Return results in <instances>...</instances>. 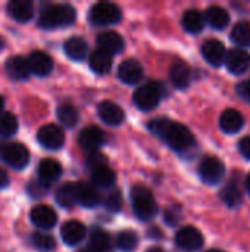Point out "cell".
Instances as JSON below:
<instances>
[{
  "label": "cell",
  "instance_id": "cell-1",
  "mask_svg": "<svg viewBox=\"0 0 250 252\" xmlns=\"http://www.w3.org/2000/svg\"><path fill=\"white\" fill-rule=\"evenodd\" d=\"M149 130L167 142L175 152H187L194 146L193 133L180 123H174L168 118H155L149 123Z\"/></svg>",
  "mask_w": 250,
  "mask_h": 252
},
{
  "label": "cell",
  "instance_id": "cell-2",
  "mask_svg": "<svg viewBox=\"0 0 250 252\" xmlns=\"http://www.w3.org/2000/svg\"><path fill=\"white\" fill-rule=\"evenodd\" d=\"M77 18V12L71 4L56 3L47 4L38 16V27L44 30H53L60 27H68L74 24Z\"/></svg>",
  "mask_w": 250,
  "mask_h": 252
},
{
  "label": "cell",
  "instance_id": "cell-3",
  "mask_svg": "<svg viewBox=\"0 0 250 252\" xmlns=\"http://www.w3.org/2000/svg\"><path fill=\"white\" fill-rule=\"evenodd\" d=\"M131 204L134 214L143 221H149L155 219V216L158 214L156 199L153 193L144 186L137 185L131 189Z\"/></svg>",
  "mask_w": 250,
  "mask_h": 252
},
{
  "label": "cell",
  "instance_id": "cell-4",
  "mask_svg": "<svg viewBox=\"0 0 250 252\" xmlns=\"http://www.w3.org/2000/svg\"><path fill=\"white\" fill-rule=\"evenodd\" d=\"M121 18H122L121 9L115 3H108V1L96 3L88 12V21L93 25H99V27L113 25L119 22Z\"/></svg>",
  "mask_w": 250,
  "mask_h": 252
},
{
  "label": "cell",
  "instance_id": "cell-5",
  "mask_svg": "<svg viewBox=\"0 0 250 252\" xmlns=\"http://www.w3.org/2000/svg\"><path fill=\"white\" fill-rule=\"evenodd\" d=\"M161 96H162L161 84H158L155 81H150V83H146L144 86L139 87L134 92L133 102L141 111H152L159 105Z\"/></svg>",
  "mask_w": 250,
  "mask_h": 252
},
{
  "label": "cell",
  "instance_id": "cell-6",
  "mask_svg": "<svg viewBox=\"0 0 250 252\" xmlns=\"http://www.w3.org/2000/svg\"><path fill=\"white\" fill-rule=\"evenodd\" d=\"M199 176L206 185H217L225 174L224 162L217 157H206L199 164Z\"/></svg>",
  "mask_w": 250,
  "mask_h": 252
},
{
  "label": "cell",
  "instance_id": "cell-7",
  "mask_svg": "<svg viewBox=\"0 0 250 252\" xmlns=\"http://www.w3.org/2000/svg\"><path fill=\"white\" fill-rule=\"evenodd\" d=\"M37 140L40 145L49 151H56L63 146L65 142V133L59 126L55 124H46L43 126L37 133Z\"/></svg>",
  "mask_w": 250,
  "mask_h": 252
},
{
  "label": "cell",
  "instance_id": "cell-8",
  "mask_svg": "<svg viewBox=\"0 0 250 252\" xmlns=\"http://www.w3.org/2000/svg\"><path fill=\"white\" fill-rule=\"evenodd\" d=\"M1 159L15 170H22L29 162V152L21 143H6Z\"/></svg>",
  "mask_w": 250,
  "mask_h": 252
},
{
  "label": "cell",
  "instance_id": "cell-9",
  "mask_svg": "<svg viewBox=\"0 0 250 252\" xmlns=\"http://www.w3.org/2000/svg\"><path fill=\"white\" fill-rule=\"evenodd\" d=\"M203 235L193 226L181 227L175 235V244L184 251H197L203 247Z\"/></svg>",
  "mask_w": 250,
  "mask_h": 252
},
{
  "label": "cell",
  "instance_id": "cell-10",
  "mask_svg": "<svg viewBox=\"0 0 250 252\" xmlns=\"http://www.w3.org/2000/svg\"><path fill=\"white\" fill-rule=\"evenodd\" d=\"M225 65H227V68H228V71L231 74H236V75L245 74L246 71H249L250 68L249 52H246L245 49H240V47L231 49L227 53Z\"/></svg>",
  "mask_w": 250,
  "mask_h": 252
},
{
  "label": "cell",
  "instance_id": "cell-11",
  "mask_svg": "<svg viewBox=\"0 0 250 252\" xmlns=\"http://www.w3.org/2000/svg\"><path fill=\"white\" fill-rule=\"evenodd\" d=\"M29 219L40 229H52V227H55V224L57 221V216H56L55 210L44 204L35 205L29 213Z\"/></svg>",
  "mask_w": 250,
  "mask_h": 252
},
{
  "label": "cell",
  "instance_id": "cell-12",
  "mask_svg": "<svg viewBox=\"0 0 250 252\" xmlns=\"http://www.w3.org/2000/svg\"><path fill=\"white\" fill-rule=\"evenodd\" d=\"M118 78L125 84H136L143 78V66L136 59H125L118 66Z\"/></svg>",
  "mask_w": 250,
  "mask_h": 252
},
{
  "label": "cell",
  "instance_id": "cell-13",
  "mask_svg": "<svg viewBox=\"0 0 250 252\" xmlns=\"http://www.w3.org/2000/svg\"><path fill=\"white\" fill-rule=\"evenodd\" d=\"M78 142L85 151L96 152L105 143V133L96 126H88L84 130H81L78 136Z\"/></svg>",
  "mask_w": 250,
  "mask_h": 252
},
{
  "label": "cell",
  "instance_id": "cell-14",
  "mask_svg": "<svg viewBox=\"0 0 250 252\" xmlns=\"http://www.w3.org/2000/svg\"><path fill=\"white\" fill-rule=\"evenodd\" d=\"M85 226L78 221V220H69L66 221L62 229H60V236L62 241L69 245V247H75L78 244H81L85 238Z\"/></svg>",
  "mask_w": 250,
  "mask_h": 252
},
{
  "label": "cell",
  "instance_id": "cell-15",
  "mask_svg": "<svg viewBox=\"0 0 250 252\" xmlns=\"http://www.w3.org/2000/svg\"><path fill=\"white\" fill-rule=\"evenodd\" d=\"M97 114H99L100 120L103 123H106L108 126H119L124 123V118H125L122 108L111 100H105V102L99 103Z\"/></svg>",
  "mask_w": 250,
  "mask_h": 252
},
{
  "label": "cell",
  "instance_id": "cell-16",
  "mask_svg": "<svg viewBox=\"0 0 250 252\" xmlns=\"http://www.w3.org/2000/svg\"><path fill=\"white\" fill-rule=\"evenodd\" d=\"M202 55L206 59L208 63L214 65V66H220L225 62L227 58V52L224 44L220 40H208L203 43L202 46Z\"/></svg>",
  "mask_w": 250,
  "mask_h": 252
},
{
  "label": "cell",
  "instance_id": "cell-17",
  "mask_svg": "<svg viewBox=\"0 0 250 252\" xmlns=\"http://www.w3.org/2000/svg\"><path fill=\"white\" fill-rule=\"evenodd\" d=\"M28 65H29V69H31V74H35L38 77H46L52 72L53 69V61L52 58L44 53V52H40V50H35L32 52L28 58Z\"/></svg>",
  "mask_w": 250,
  "mask_h": 252
},
{
  "label": "cell",
  "instance_id": "cell-18",
  "mask_svg": "<svg viewBox=\"0 0 250 252\" xmlns=\"http://www.w3.org/2000/svg\"><path fill=\"white\" fill-rule=\"evenodd\" d=\"M99 202H100V193L93 183H85V182L77 183V204L85 208H93L99 205Z\"/></svg>",
  "mask_w": 250,
  "mask_h": 252
},
{
  "label": "cell",
  "instance_id": "cell-19",
  "mask_svg": "<svg viewBox=\"0 0 250 252\" xmlns=\"http://www.w3.org/2000/svg\"><path fill=\"white\" fill-rule=\"evenodd\" d=\"M7 13L18 22H28L34 16V4L31 0H12L7 3Z\"/></svg>",
  "mask_w": 250,
  "mask_h": 252
},
{
  "label": "cell",
  "instance_id": "cell-20",
  "mask_svg": "<svg viewBox=\"0 0 250 252\" xmlns=\"http://www.w3.org/2000/svg\"><path fill=\"white\" fill-rule=\"evenodd\" d=\"M97 44H99V49L108 52L109 55L121 53L124 50V47H125V41H124L122 35L115 32V31L102 32L97 37Z\"/></svg>",
  "mask_w": 250,
  "mask_h": 252
},
{
  "label": "cell",
  "instance_id": "cell-21",
  "mask_svg": "<svg viewBox=\"0 0 250 252\" xmlns=\"http://www.w3.org/2000/svg\"><path fill=\"white\" fill-rule=\"evenodd\" d=\"M62 176V165L52 158H46L38 165V180L44 185H52Z\"/></svg>",
  "mask_w": 250,
  "mask_h": 252
},
{
  "label": "cell",
  "instance_id": "cell-22",
  "mask_svg": "<svg viewBox=\"0 0 250 252\" xmlns=\"http://www.w3.org/2000/svg\"><path fill=\"white\" fill-rule=\"evenodd\" d=\"M245 126V118L237 109H225L220 118V127L224 133L234 134Z\"/></svg>",
  "mask_w": 250,
  "mask_h": 252
},
{
  "label": "cell",
  "instance_id": "cell-23",
  "mask_svg": "<svg viewBox=\"0 0 250 252\" xmlns=\"http://www.w3.org/2000/svg\"><path fill=\"white\" fill-rule=\"evenodd\" d=\"M6 72L7 75L15 80V81H22L27 80L31 74L28 61L22 56H12L7 62H6Z\"/></svg>",
  "mask_w": 250,
  "mask_h": 252
},
{
  "label": "cell",
  "instance_id": "cell-24",
  "mask_svg": "<svg viewBox=\"0 0 250 252\" xmlns=\"http://www.w3.org/2000/svg\"><path fill=\"white\" fill-rule=\"evenodd\" d=\"M169 77L177 89H186L190 84V78H192L190 66L183 61H175L169 69Z\"/></svg>",
  "mask_w": 250,
  "mask_h": 252
},
{
  "label": "cell",
  "instance_id": "cell-25",
  "mask_svg": "<svg viewBox=\"0 0 250 252\" xmlns=\"http://www.w3.org/2000/svg\"><path fill=\"white\" fill-rule=\"evenodd\" d=\"M87 248L90 252H113L111 235L102 229H94L90 235V242Z\"/></svg>",
  "mask_w": 250,
  "mask_h": 252
},
{
  "label": "cell",
  "instance_id": "cell-26",
  "mask_svg": "<svg viewBox=\"0 0 250 252\" xmlns=\"http://www.w3.org/2000/svg\"><path fill=\"white\" fill-rule=\"evenodd\" d=\"M88 63H90V68L96 74H106L112 68V55H109L108 52L102 49H96L90 55Z\"/></svg>",
  "mask_w": 250,
  "mask_h": 252
},
{
  "label": "cell",
  "instance_id": "cell-27",
  "mask_svg": "<svg viewBox=\"0 0 250 252\" xmlns=\"http://www.w3.org/2000/svg\"><path fill=\"white\" fill-rule=\"evenodd\" d=\"M205 19L215 30H224L230 24V15L221 6H211L205 13Z\"/></svg>",
  "mask_w": 250,
  "mask_h": 252
},
{
  "label": "cell",
  "instance_id": "cell-28",
  "mask_svg": "<svg viewBox=\"0 0 250 252\" xmlns=\"http://www.w3.org/2000/svg\"><path fill=\"white\" fill-rule=\"evenodd\" d=\"M65 53L72 61H83L87 55L88 46L84 38L81 37H71L65 41Z\"/></svg>",
  "mask_w": 250,
  "mask_h": 252
},
{
  "label": "cell",
  "instance_id": "cell-29",
  "mask_svg": "<svg viewBox=\"0 0 250 252\" xmlns=\"http://www.w3.org/2000/svg\"><path fill=\"white\" fill-rule=\"evenodd\" d=\"M205 15L196 9H190L183 16V27L190 34H197L205 28Z\"/></svg>",
  "mask_w": 250,
  "mask_h": 252
},
{
  "label": "cell",
  "instance_id": "cell-30",
  "mask_svg": "<svg viewBox=\"0 0 250 252\" xmlns=\"http://www.w3.org/2000/svg\"><path fill=\"white\" fill-rule=\"evenodd\" d=\"M56 202L63 208H71L77 204V183H63L56 190Z\"/></svg>",
  "mask_w": 250,
  "mask_h": 252
},
{
  "label": "cell",
  "instance_id": "cell-31",
  "mask_svg": "<svg viewBox=\"0 0 250 252\" xmlns=\"http://www.w3.org/2000/svg\"><path fill=\"white\" fill-rule=\"evenodd\" d=\"M220 196H221V201L230 208L239 207L243 199L242 189H240L239 183H236V182H230L228 185H225V188L221 190Z\"/></svg>",
  "mask_w": 250,
  "mask_h": 252
},
{
  "label": "cell",
  "instance_id": "cell-32",
  "mask_svg": "<svg viewBox=\"0 0 250 252\" xmlns=\"http://www.w3.org/2000/svg\"><path fill=\"white\" fill-rule=\"evenodd\" d=\"M91 180H93V185L96 188H111L115 185L116 182V174L115 171L105 165V167H100V168H96L91 171Z\"/></svg>",
  "mask_w": 250,
  "mask_h": 252
},
{
  "label": "cell",
  "instance_id": "cell-33",
  "mask_svg": "<svg viewBox=\"0 0 250 252\" xmlns=\"http://www.w3.org/2000/svg\"><path fill=\"white\" fill-rule=\"evenodd\" d=\"M56 115H57V120L68 128H72L78 124V120H80V114L78 111L69 105V103H62L57 106V111H56Z\"/></svg>",
  "mask_w": 250,
  "mask_h": 252
},
{
  "label": "cell",
  "instance_id": "cell-34",
  "mask_svg": "<svg viewBox=\"0 0 250 252\" xmlns=\"http://www.w3.org/2000/svg\"><path fill=\"white\" fill-rule=\"evenodd\" d=\"M231 40L234 44L242 47H250V22L242 21L236 24L231 31Z\"/></svg>",
  "mask_w": 250,
  "mask_h": 252
},
{
  "label": "cell",
  "instance_id": "cell-35",
  "mask_svg": "<svg viewBox=\"0 0 250 252\" xmlns=\"http://www.w3.org/2000/svg\"><path fill=\"white\" fill-rule=\"evenodd\" d=\"M116 245H118L119 251L134 252L137 245H139V236L133 230H122V232L118 233Z\"/></svg>",
  "mask_w": 250,
  "mask_h": 252
},
{
  "label": "cell",
  "instance_id": "cell-36",
  "mask_svg": "<svg viewBox=\"0 0 250 252\" xmlns=\"http://www.w3.org/2000/svg\"><path fill=\"white\" fill-rule=\"evenodd\" d=\"M31 244L35 250L43 252H50L56 248V241L52 235L43 233V232H35L31 235Z\"/></svg>",
  "mask_w": 250,
  "mask_h": 252
},
{
  "label": "cell",
  "instance_id": "cell-37",
  "mask_svg": "<svg viewBox=\"0 0 250 252\" xmlns=\"http://www.w3.org/2000/svg\"><path fill=\"white\" fill-rule=\"evenodd\" d=\"M18 130V120L12 112L3 111L0 114V137H10Z\"/></svg>",
  "mask_w": 250,
  "mask_h": 252
},
{
  "label": "cell",
  "instance_id": "cell-38",
  "mask_svg": "<svg viewBox=\"0 0 250 252\" xmlns=\"http://www.w3.org/2000/svg\"><path fill=\"white\" fill-rule=\"evenodd\" d=\"M105 207L111 211V213H116L122 208V193L116 189H113L108 198H106V202H105Z\"/></svg>",
  "mask_w": 250,
  "mask_h": 252
},
{
  "label": "cell",
  "instance_id": "cell-39",
  "mask_svg": "<svg viewBox=\"0 0 250 252\" xmlns=\"http://www.w3.org/2000/svg\"><path fill=\"white\" fill-rule=\"evenodd\" d=\"M87 167L93 171V170H96V168H100V167H105V165H108V159L100 154V152H91L88 157H87Z\"/></svg>",
  "mask_w": 250,
  "mask_h": 252
},
{
  "label": "cell",
  "instance_id": "cell-40",
  "mask_svg": "<svg viewBox=\"0 0 250 252\" xmlns=\"http://www.w3.org/2000/svg\"><path fill=\"white\" fill-rule=\"evenodd\" d=\"M47 192V185H44L43 182H32L28 185V193L34 198H40Z\"/></svg>",
  "mask_w": 250,
  "mask_h": 252
},
{
  "label": "cell",
  "instance_id": "cell-41",
  "mask_svg": "<svg viewBox=\"0 0 250 252\" xmlns=\"http://www.w3.org/2000/svg\"><path fill=\"white\" fill-rule=\"evenodd\" d=\"M239 151H240V154H242L246 159H249L250 161V136H246V137H243V139L240 140V143H239Z\"/></svg>",
  "mask_w": 250,
  "mask_h": 252
},
{
  "label": "cell",
  "instance_id": "cell-42",
  "mask_svg": "<svg viewBox=\"0 0 250 252\" xmlns=\"http://www.w3.org/2000/svg\"><path fill=\"white\" fill-rule=\"evenodd\" d=\"M236 92L239 93L240 97L246 99V100H250V81H243L237 86Z\"/></svg>",
  "mask_w": 250,
  "mask_h": 252
},
{
  "label": "cell",
  "instance_id": "cell-43",
  "mask_svg": "<svg viewBox=\"0 0 250 252\" xmlns=\"http://www.w3.org/2000/svg\"><path fill=\"white\" fill-rule=\"evenodd\" d=\"M10 185V179L7 176V173L0 167V189H4Z\"/></svg>",
  "mask_w": 250,
  "mask_h": 252
},
{
  "label": "cell",
  "instance_id": "cell-44",
  "mask_svg": "<svg viewBox=\"0 0 250 252\" xmlns=\"http://www.w3.org/2000/svg\"><path fill=\"white\" fill-rule=\"evenodd\" d=\"M146 252H164V250H162V248H159V247H150V248H149Z\"/></svg>",
  "mask_w": 250,
  "mask_h": 252
},
{
  "label": "cell",
  "instance_id": "cell-45",
  "mask_svg": "<svg viewBox=\"0 0 250 252\" xmlns=\"http://www.w3.org/2000/svg\"><path fill=\"white\" fill-rule=\"evenodd\" d=\"M4 146H6V143H3V142H0V159H1V155H3V151H4Z\"/></svg>",
  "mask_w": 250,
  "mask_h": 252
},
{
  "label": "cell",
  "instance_id": "cell-46",
  "mask_svg": "<svg viewBox=\"0 0 250 252\" xmlns=\"http://www.w3.org/2000/svg\"><path fill=\"white\" fill-rule=\"evenodd\" d=\"M246 189H248V192H249L250 195V174L248 176V179H246Z\"/></svg>",
  "mask_w": 250,
  "mask_h": 252
},
{
  "label": "cell",
  "instance_id": "cell-47",
  "mask_svg": "<svg viewBox=\"0 0 250 252\" xmlns=\"http://www.w3.org/2000/svg\"><path fill=\"white\" fill-rule=\"evenodd\" d=\"M3 106H4V99L0 96V114L3 112Z\"/></svg>",
  "mask_w": 250,
  "mask_h": 252
},
{
  "label": "cell",
  "instance_id": "cell-48",
  "mask_svg": "<svg viewBox=\"0 0 250 252\" xmlns=\"http://www.w3.org/2000/svg\"><path fill=\"white\" fill-rule=\"evenodd\" d=\"M3 47H4V41H3V38L0 37V52L3 50Z\"/></svg>",
  "mask_w": 250,
  "mask_h": 252
},
{
  "label": "cell",
  "instance_id": "cell-49",
  "mask_svg": "<svg viewBox=\"0 0 250 252\" xmlns=\"http://www.w3.org/2000/svg\"><path fill=\"white\" fill-rule=\"evenodd\" d=\"M206 252H224V251H221V250H209V251H206Z\"/></svg>",
  "mask_w": 250,
  "mask_h": 252
},
{
  "label": "cell",
  "instance_id": "cell-50",
  "mask_svg": "<svg viewBox=\"0 0 250 252\" xmlns=\"http://www.w3.org/2000/svg\"><path fill=\"white\" fill-rule=\"evenodd\" d=\"M78 252H90V251H88V248H83V250H80Z\"/></svg>",
  "mask_w": 250,
  "mask_h": 252
}]
</instances>
